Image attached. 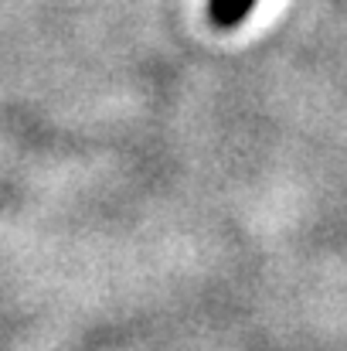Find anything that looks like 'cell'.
Here are the masks:
<instances>
[{"label":"cell","mask_w":347,"mask_h":351,"mask_svg":"<svg viewBox=\"0 0 347 351\" xmlns=\"http://www.w3.org/2000/svg\"><path fill=\"white\" fill-rule=\"evenodd\" d=\"M255 3H259V0H211L208 10H211V21H215L218 27H235Z\"/></svg>","instance_id":"obj_1"}]
</instances>
